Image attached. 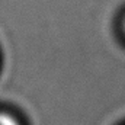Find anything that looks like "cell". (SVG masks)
<instances>
[{"instance_id": "1", "label": "cell", "mask_w": 125, "mask_h": 125, "mask_svg": "<svg viewBox=\"0 0 125 125\" xmlns=\"http://www.w3.org/2000/svg\"><path fill=\"white\" fill-rule=\"evenodd\" d=\"M0 125H25L22 118L9 109L0 108Z\"/></svg>"}, {"instance_id": "2", "label": "cell", "mask_w": 125, "mask_h": 125, "mask_svg": "<svg viewBox=\"0 0 125 125\" xmlns=\"http://www.w3.org/2000/svg\"><path fill=\"white\" fill-rule=\"evenodd\" d=\"M122 32H124V35H125V18H124V22H122Z\"/></svg>"}]
</instances>
